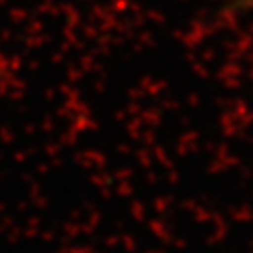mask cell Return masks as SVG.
<instances>
[{"label": "cell", "mask_w": 253, "mask_h": 253, "mask_svg": "<svg viewBox=\"0 0 253 253\" xmlns=\"http://www.w3.org/2000/svg\"><path fill=\"white\" fill-rule=\"evenodd\" d=\"M246 2H248V4H252V6H253V0H246Z\"/></svg>", "instance_id": "6da1fadb"}]
</instances>
